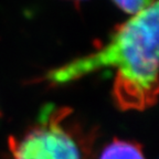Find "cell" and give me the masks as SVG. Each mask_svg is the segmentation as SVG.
<instances>
[{
    "mask_svg": "<svg viewBox=\"0 0 159 159\" xmlns=\"http://www.w3.org/2000/svg\"><path fill=\"white\" fill-rule=\"evenodd\" d=\"M116 6L128 15H136L152 6L156 0H113Z\"/></svg>",
    "mask_w": 159,
    "mask_h": 159,
    "instance_id": "cell-4",
    "label": "cell"
},
{
    "mask_svg": "<svg viewBox=\"0 0 159 159\" xmlns=\"http://www.w3.org/2000/svg\"><path fill=\"white\" fill-rule=\"evenodd\" d=\"M69 1H73V2H75V3H80V2H82V1H85V0H69Z\"/></svg>",
    "mask_w": 159,
    "mask_h": 159,
    "instance_id": "cell-5",
    "label": "cell"
},
{
    "mask_svg": "<svg viewBox=\"0 0 159 159\" xmlns=\"http://www.w3.org/2000/svg\"><path fill=\"white\" fill-rule=\"evenodd\" d=\"M104 69L115 72L113 98L122 111H145L159 99V0L116 28L94 52L48 72L57 86Z\"/></svg>",
    "mask_w": 159,
    "mask_h": 159,
    "instance_id": "cell-1",
    "label": "cell"
},
{
    "mask_svg": "<svg viewBox=\"0 0 159 159\" xmlns=\"http://www.w3.org/2000/svg\"><path fill=\"white\" fill-rule=\"evenodd\" d=\"M98 159H146L140 145L115 138L103 148Z\"/></svg>",
    "mask_w": 159,
    "mask_h": 159,
    "instance_id": "cell-3",
    "label": "cell"
},
{
    "mask_svg": "<svg viewBox=\"0 0 159 159\" xmlns=\"http://www.w3.org/2000/svg\"><path fill=\"white\" fill-rule=\"evenodd\" d=\"M71 109L47 106L35 124L9 138L13 159H86L89 144L69 120Z\"/></svg>",
    "mask_w": 159,
    "mask_h": 159,
    "instance_id": "cell-2",
    "label": "cell"
}]
</instances>
